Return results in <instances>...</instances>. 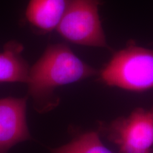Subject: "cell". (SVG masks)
I'll return each instance as SVG.
<instances>
[{
	"label": "cell",
	"instance_id": "52a82bcc",
	"mask_svg": "<svg viewBox=\"0 0 153 153\" xmlns=\"http://www.w3.org/2000/svg\"><path fill=\"white\" fill-rule=\"evenodd\" d=\"M22 51L18 42L6 44L0 53V82H27L30 68L22 56Z\"/></svg>",
	"mask_w": 153,
	"mask_h": 153
},
{
	"label": "cell",
	"instance_id": "3957f363",
	"mask_svg": "<svg viewBox=\"0 0 153 153\" xmlns=\"http://www.w3.org/2000/svg\"><path fill=\"white\" fill-rule=\"evenodd\" d=\"M101 0H69L56 30L70 43L109 48L99 15Z\"/></svg>",
	"mask_w": 153,
	"mask_h": 153
},
{
	"label": "cell",
	"instance_id": "8992f818",
	"mask_svg": "<svg viewBox=\"0 0 153 153\" xmlns=\"http://www.w3.org/2000/svg\"><path fill=\"white\" fill-rule=\"evenodd\" d=\"M69 0H30L26 17L33 27L43 33L56 29Z\"/></svg>",
	"mask_w": 153,
	"mask_h": 153
},
{
	"label": "cell",
	"instance_id": "9c48e42d",
	"mask_svg": "<svg viewBox=\"0 0 153 153\" xmlns=\"http://www.w3.org/2000/svg\"><path fill=\"white\" fill-rule=\"evenodd\" d=\"M148 153H150V152H148Z\"/></svg>",
	"mask_w": 153,
	"mask_h": 153
},
{
	"label": "cell",
	"instance_id": "ba28073f",
	"mask_svg": "<svg viewBox=\"0 0 153 153\" xmlns=\"http://www.w3.org/2000/svg\"><path fill=\"white\" fill-rule=\"evenodd\" d=\"M51 153H113L101 141L97 132H87L70 143L54 148Z\"/></svg>",
	"mask_w": 153,
	"mask_h": 153
},
{
	"label": "cell",
	"instance_id": "6da1fadb",
	"mask_svg": "<svg viewBox=\"0 0 153 153\" xmlns=\"http://www.w3.org/2000/svg\"><path fill=\"white\" fill-rule=\"evenodd\" d=\"M96 74L97 70L76 56L68 45H50L30 68L26 83L34 108L40 113L52 110L60 102L54 94L57 88Z\"/></svg>",
	"mask_w": 153,
	"mask_h": 153
},
{
	"label": "cell",
	"instance_id": "7a4b0ae2",
	"mask_svg": "<svg viewBox=\"0 0 153 153\" xmlns=\"http://www.w3.org/2000/svg\"><path fill=\"white\" fill-rule=\"evenodd\" d=\"M104 83L126 90L153 88V50L132 43L115 53L100 73Z\"/></svg>",
	"mask_w": 153,
	"mask_h": 153
},
{
	"label": "cell",
	"instance_id": "5b68a950",
	"mask_svg": "<svg viewBox=\"0 0 153 153\" xmlns=\"http://www.w3.org/2000/svg\"><path fill=\"white\" fill-rule=\"evenodd\" d=\"M27 98L0 99V153L30 139L26 118Z\"/></svg>",
	"mask_w": 153,
	"mask_h": 153
},
{
	"label": "cell",
	"instance_id": "277c9868",
	"mask_svg": "<svg viewBox=\"0 0 153 153\" xmlns=\"http://www.w3.org/2000/svg\"><path fill=\"white\" fill-rule=\"evenodd\" d=\"M108 140L117 145L120 153H148L153 145V107L135 109L105 128Z\"/></svg>",
	"mask_w": 153,
	"mask_h": 153
}]
</instances>
